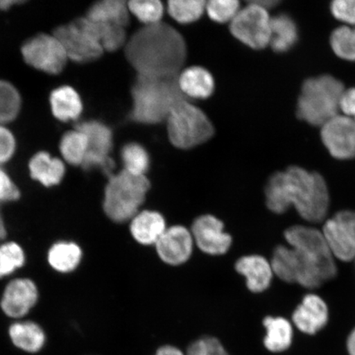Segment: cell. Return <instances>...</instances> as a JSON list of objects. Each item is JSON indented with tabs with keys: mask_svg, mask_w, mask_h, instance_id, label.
Wrapping results in <instances>:
<instances>
[{
	"mask_svg": "<svg viewBox=\"0 0 355 355\" xmlns=\"http://www.w3.org/2000/svg\"><path fill=\"white\" fill-rule=\"evenodd\" d=\"M26 263V254L20 244L10 241L0 244V279L10 277Z\"/></svg>",
	"mask_w": 355,
	"mask_h": 355,
	"instance_id": "33",
	"label": "cell"
},
{
	"mask_svg": "<svg viewBox=\"0 0 355 355\" xmlns=\"http://www.w3.org/2000/svg\"><path fill=\"white\" fill-rule=\"evenodd\" d=\"M321 135L323 144L333 157L340 159L355 158L354 119L336 115L323 124Z\"/></svg>",
	"mask_w": 355,
	"mask_h": 355,
	"instance_id": "14",
	"label": "cell"
},
{
	"mask_svg": "<svg viewBox=\"0 0 355 355\" xmlns=\"http://www.w3.org/2000/svg\"><path fill=\"white\" fill-rule=\"evenodd\" d=\"M166 229L165 217L155 211H139L130 220L132 237L141 245H155Z\"/></svg>",
	"mask_w": 355,
	"mask_h": 355,
	"instance_id": "19",
	"label": "cell"
},
{
	"mask_svg": "<svg viewBox=\"0 0 355 355\" xmlns=\"http://www.w3.org/2000/svg\"><path fill=\"white\" fill-rule=\"evenodd\" d=\"M235 270L245 277L248 290L254 293L268 290L274 275L270 263L260 255L241 257L235 263Z\"/></svg>",
	"mask_w": 355,
	"mask_h": 355,
	"instance_id": "18",
	"label": "cell"
},
{
	"mask_svg": "<svg viewBox=\"0 0 355 355\" xmlns=\"http://www.w3.org/2000/svg\"><path fill=\"white\" fill-rule=\"evenodd\" d=\"M322 232L335 259L346 263L355 259V211L337 212L325 221Z\"/></svg>",
	"mask_w": 355,
	"mask_h": 355,
	"instance_id": "12",
	"label": "cell"
},
{
	"mask_svg": "<svg viewBox=\"0 0 355 355\" xmlns=\"http://www.w3.org/2000/svg\"><path fill=\"white\" fill-rule=\"evenodd\" d=\"M50 105L54 117L64 123L77 121L83 111L81 96L73 87L67 85L51 92Z\"/></svg>",
	"mask_w": 355,
	"mask_h": 355,
	"instance_id": "22",
	"label": "cell"
},
{
	"mask_svg": "<svg viewBox=\"0 0 355 355\" xmlns=\"http://www.w3.org/2000/svg\"><path fill=\"white\" fill-rule=\"evenodd\" d=\"M178 84L187 99H207L215 92V81L209 71L202 67L193 66L181 71Z\"/></svg>",
	"mask_w": 355,
	"mask_h": 355,
	"instance_id": "20",
	"label": "cell"
},
{
	"mask_svg": "<svg viewBox=\"0 0 355 355\" xmlns=\"http://www.w3.org/2000/svg\"><path fill=\"white\" fill-rule=\"evenodd\" d=\"M263 325L266 330L264 345L269 352L279 353L290 347L293 339V327L287 319L266 317Z\"/></svg>",
	"mask_w": 355,
	"mask_h": 355,
	"instance_id": "28",
	"label": "cell"
},
{
	"mask_svg": "<svg viewBox=\"0 0 355 355\" xmlns=\"http://www.w3.org/2000/svg\"><path fill=\"white\" fill-rule=\"evenodd\" d=\"M284 236L290 247L277 246L270 261L273 273L282 281L316 288L336 277L335 257L320 230L294 225Z\"/></svg>",
	"mask_w": 355,
	"mask_h": 355,
	"instance_id": "1",
	"label": "cell"
},
{
	"mask_svg": "<svg viewBox=\"0 0 355 355\" xmlns=\"http://www.w3.org/2000/svg\"><path fill=\"white\" fill-rule=\"evenodd\" d=\"M340 109L355 121V87L345 90L341 97Z\"/></svg>",
	"mask_w": 355,
	"mask_h": 355,
	"instance_id": "41",
	"label": "cell"
},
{
	"mask_svg": "<svg viewBox=\"0 0 355 355\" xmlns=\"http://www.w3.org/2000/svg\"><path fill=\"white\" fill-rule=\"evenodd\" d=\"M75 128L85 133L88 140L87 153L81 166L83 170H99L107 177L112 175L116 164L110 155L114 146L111 128L103 122L92 119L79 122Z\"/></svg>",
	"mask_w": 355,
	"mask_h": 355,
	"instance_id": "8",
	"label": "cell"
},
{
	"mask_svg": "<svg viewBox=\"0 0 355 355\" xmlns=\"http://www.w3.org/2000/svg\"><path fill=\"white\" fill-rule=\"evenodd\" d=\"M185 355H230L218 339L205 336L191 344Z\"/></svg>",
	"mask_w": 355,
	"mask_h": 355,
	"instance_id": "37",
	"label": "cell"
},
{
	"mask_svg": "<svg viewBox=\"0 0 355 355\" xmlns=\"http://www.w3.org/2000/svg\"><path fill=\"white\" fill-rule=\"evenodd\" d=\"M345 91L343 83L330 75L306 80L299 97L297 115L311 125H323L338 115Z\"/></svg>",
	"mask_w": 355,
	"mask_h": 355,
	"instance_id": "6",
	"label": "cell"
},
{
	"mask_svg": "<svg viewBox=\"0 0 355 355\" xmlns=\"http://www.w3.org/2000/svg\"><path fill=\"white\" fill-rule=\"evenodd\" d=\"M265 196L270 211L283 214L294 207L301 218L311 223L325 220L330 207L329 190L324 178L299 166L288 167L270 176Z\"/></svg>",
	"mask_w": 355,
	"mask_h": 355,
	"instance_id": "3",
	"label": "cell"
},
{
	"mask_svg": "<svg viewBox=\"0 0 355 355\" xmlns=\"http://www.w3.org/2000/svg\"><path fill=\"white\" fill-rule=\"evenodd\" d=\"M24 1H17V0H0V11H7L10 10L15 4H21Z\"/></svg>",
	"mask_w": 355,
	"mask_h": 355,
	"instance_id": "44",
	"label": "cell"
},
{
	"mask_svg": "<svg viewBox=\"0 0 355 355\" xmlns=\"http://www.w3.org/2000/svg\"><path fill=\"white\" fill-rule=\"evenodd\" d=\"M168 140L176 148L189 150L207 143L215 133L207 115L189 100L177 103L166 119Z\"/></svg>",
	"mask_w": 355,
	"mask_h": 355,
	"instance_id": "7",
	"label": "cell"
},
{
	"mask_svg": "<svg viewBox=\"0 0 355 355\" xmlns=\"http://www.w3.org/2000/svg\"><path fill=\"white\" fill-rule=\"evenodd\" d=\"M128 10L144 26L161 22L164 6L158 0H133L128 3Z\"/></svg>",
	"mask_w": 355,
	"mask_h": 355,
	"instance_id": "34",
	"label": "cell"
},
{
	"mask_svg": "<svg viewBox=\"0 0 355 355\" xmlns=\"http://www.w3.org/2000/svg\"><path fill=\"white\" fill-rule=\"evenodd\" d=\"M178 77L168 78L137 76L131 87L132 107L128 121L155 125L166 121L180 101L189 100L180 91Z\"/></svg>",
	"mask_w": 355,
	"mask_h": 355,
	"instance_id": "4",
	"label": "cell"
},
{
	"mask_svg": "<svg viewBox=\"0 0 355 355\" xmlns=\"http://www.w3.org/2000/svg\"><path fill=\"white\" fill-rule=\"evenodd\" d=\"M16 150V140L11 131L0 125V165L13 157Z\"/></svg>",
	"mask_w": 355,
	"mask_h": 355,
	"instance_id": "40",
	"label": "cell"
},
{
	"mask_svg": "<svg viewBox=\"0 0 355 355\" xmlns=\"http://www.w3.org/2000/svg\"><path fill=\"white\" fill-rule=\"evenodd\" d=\"M329 311L326 302L314 294L305 295L293 313L292 319L298 329L308 335H314L327 325Z\"/></svg>",
	"mask_w": 355,
	"mask_h": 355,
	"instance_id": "17",
	"label": "cell"
},
{
	"mask_svg": "<svg viewBox=\"0 0 355 355\" xmlns=\"http://www.w3.org/2000/svg\"><path fill=\"white\" fill-rule=\"evenodd\" d=\"M330 43L337 56L355 61V28L341 26L336 29L331 35Z\"/></svg>",
	"mask_w": 355,
	"mask_h": 355,
	"instance_id": "35",
	"label": "cell"
},
{
	"mask_svg": "<svg viewBox=\"0 0 355 355\" xmlns=\"http://www.w3.org/2000/svg\"><path fill=\"white\" fill-rule=\"evenodd\" d=\"M28 170L31 178L44 188L60 184L66 172L64 163L46 152L35 153L30 159Z\"/></svg>",
	"mask_w": 355,
	"mask_h": 355,
	"instance_id": "21",
	"label": "cell"
},
{
	"mask_svg": "<svg viewBox=\"0 0 355 355\" xmlns=\"http://www.w3.org/2000/svg\"><path fill=\"white\" fill-rule=\"evenodd\" d=\"M123 170L137 176H146L150 166V155L143 145L137 143L124 144L121 152Z\"/></svg>",
	"mask_w": 355,
	"mask_h": 355,
	"instance_id": "30",
	"label": "cell"
},
{
	"mask_svg": "<svg viewBox=\"0 0 355 355\" xmlns=\"http://www.w3.org/2000/svg\"><path fill=\"white\" fill-rule=\"evenodd\" d=\"M191 233L199 250L208 255H223L232 244V235L225 232L223 222L212 215L198 216L193 221Z\"/></svg>",
	"mask_w": 355,
	"mask_h": 355,
	"instance_id": "13",
	"label": "cell"
},
{
	"mask_svg": "<svg viewBox=\"0 0 355 355\" xmlns=\"http://www.w3.org/2000/svg\"><path fill=\"white\" fill-rule=\"evenodd\" d=\"M8 335L16 347L28 353H37L46 344V334L37 323L16 322L8 328Z\"/></svg>",
	"mask_w": 355,
	"mask_h": 355,
	"instance_id": "23",
	"label": "cell"
},
{
	"mask_svg": "<svg viewBox=\"0 0 355 355\" xmlns=\"http://www.w3.org/2000/svg\"><path fill=\"white\" fill-rule=\"evenodd\" d=\"M331 11L336 19L355 24V0H336L331 3Z\"/></svg>",
	"mask_w": 355,
	"mask_h": 355,
	"instance_id": "39",
	"label": "cell"
},
{
	"mask_svg": "<svg viewBox=\"0 0 355 355\" xmlns=\"http://www.w3.org/2000/svg\"><path fill=\"white\" fill-rule=\"evenodd\" d=\"M347 348L349 355H355V328L349 336Z\"/></svg>",
	"mask_w": 355,
	"mask_h": 355,
	"instance_id": "45",
	"label": "cell"
},
{
	"mask_svg": "<svg viewBox=\"0 0 355 355\" xmlns=\"http://www.w3.org/2000/svg\"><path fill=\"white\" fill-rule=\"evenodd\" d=\"M206 3L202 0H172L168 3V12L180 24H192L201 19Z\"/></svg>",
	"mask_w": 355,
	"mask_h": 355,
	"instance_id": "32",
	"label": "cell"
},
{
	"mask_svg": "<svg viewBox=\"0 0 355 355\" xmlns=\"http://www.w3.org/2000/svg\"><path fill=\"white\" fill-rule=\"evenodd\" d=\"M236 0H211L207 2L206 12L210 19L219 24L232 21L241 10Z\"/></svg>",
	"mask_w": 355,
	"mask_h": 355,
	"instance_id": "36",
	"label": "cell"
},
{
	"mask_svg": "<svg viewBox=\"0 0 355 355\" xmlns=\"http://www.w3.org/2000/svg\"><path fill=\"white\" fill-rule=\"evenodd\" d=\"M83 259V250L77 243L59 241L52 244L47 252V261L52 269L62 274L73 272Z\"/></svg>",
	"mask_w": 355,
	"mask_h": 355,
	"instance_id": "24",
	"label": "cell"
},
{
	"mask_svg": "<svg viewBox=\"0 0 355 355\" xmlns=\"http://www.w3.org/2000/svg\"><path fill=\"white\" fill-rule=\"evenodd\" d=\"M80 20L105 51L114 52L125 46L126 30L122 26L92 21L86 17H80Z\"/></svg>",
	"mask_w": 355,
	"mask_h": 355,
	"instance_id": "26",
	"label": "cell"
},
{
	"mask_svg": "<svg viewBox=\"0 0 355 355\" xmlns=\"http://www.w3.org/2000/svg\"><path fill=\"white\" fill-rule=\"evenodd\" d=\"M154 355H185L179 348L173 345H163L157 349Z\"/></svg>",
	"mask_w": 355,
	"mask_h": 355,
	"instance_id": "42",
	"label": "cell"
},
{
	"mask_svg": "<svg viewBox=\"0 0 355 355\" xmlns=\"http://www.w3.org/2000/svg\"><path fill=\"white\" fill-rule=\"evenodd\" d=\"M21 198L20 189L12 178L3 168H0V205L13 202Z\"/></svg>",
	"mask_w": 355,
	"mask_h": 355,
	"instance_id": "38",
	"label": "cell"
},
{
	"mask_svg": "<svg viewBox=\"0 0 355 355\" xmlns=\"http://www.w3.org/2000/svg\"><path fill=\"white\" fill-rule=\"evenodd\" d=\"M7 226L6 220H4V217L1 211V208H0V243L3 242L4 239L7 238Z\"/></svg>",
	"mask_w": 355,
	"mask_h": 355,
	"instance_id": "43",
	"label": "cell"
},
{
	"mask_svg": "<svg viewBox=\"0 0 355 355\" xmlns=\"http://www.w3.org/2000/svg\"><path fill=\"white\" fill-rule=\"evenodd\" d=\"M130 12L128 3L123 0H104L92 4L85 17L92 21L126 28L130 21Z\"/></svg>",
	"mask_w": 355,
	"mask_h": 355,
	"instance_id": "25",
	"label": "cell"
},
{
	"mask_svg": "<svg viewBox=\"0 0 355 355\" xmlns=\"http://www.w3.org/2000/svg\"><path fill=\"white\" fill-rule=\"evenodd\" d=\"M194 244L191 230L183 225H174L167 227L155 247L164 263L180 266L192 256Z\"/></svg>",
	"mask_w": 355,
	"mask_h": 355,
	"instance_id": "16",
	"label": "cell"
},
{
	"mask_svg": "<svg viewBox=\"0 0 355 355\" xmlns=\"http://www.w3.org/2000/svg\"><path fill=\"white\" fill-rule=\"evenodd\" d=\"M21 53L26 64L51 75L63 72L69 60L63 46L53 34H37L26 40Z\"/></svg>",
	"mask_w": 355,
	"mask_h": 355,
	"instance_id": "9",
	"label": "cell"
},
{
	"mask_svg": "<svg viewBox=\"0 0 355 355\" xmlns=\"http://www.w3.org/2000/svg\"><path fill=\"white\" fill-rule=\"evenodd\" d=\"M124 55L137 76L176 78L187 60V44L166 22L144 26L127 40Z\"/></svg>",
	"mask_w": 355,
	"mask_h": 355,
	"instance_id": "2",
	"label": "cell"
},
{
	"mask_svg": "<svg viewBox=\"0 0 355 355\" xmlns=\"http://www.w3.org/2000/svg\"><path fill=\"white\" fill-rule=\"evenodd\" d=\"M53 35L63 46L69 60L78 64L99 60L105 51L79 19L58 26Z\"/></svg>",
	"mask_w": 355,
	"mask_h": 355,
	"instance_id": "11",
	"label": "cell"
},
{
	"mask_svg": "<svg viewBox=\"0 0 355 355\" xmlns=\"http://www.w3.org/2000/svg\"><path fill=\"white\" fill-rule=\"evenodd\" d=\"M230 33L247 46L261 50L270 44V17L268 10L254 1L239 10L230 21Z\"/></svg>",
	"mask_w": 355,
	"mask_h": 355,
	"instance_id": "10",
	"label": "cell"
},
{
	"mask_svg": "<svg viewBox=\"0 0 355 355\" xmlns=\"http://www.w3.org/2000/svg\"><path fill=\"white\" fill-rule=\"evenodd\" d=\"M150 183L146 176H137L124 170L108 177L102 207L115 223L130 221L145 202Z\"/></svg>",
	"mask_w": 355,
	"mask_h": 355,
	"instance_id": "5",
	"label": "cell"
},
{
	"mask_svg": "<svg viewBox=\"0 0 355 355\" xmlns=\"http://www.w3.org/2000/svg\"><path fill=\"white\" fill-rule=\"evenodd\" d=\"M88 149L85 133L75 128L61 137L60 150L64 161L73 166H82Z\"/></svg>",
	"mask_w": 355,
	"mask_h": 355,
	"instance_id": "29",
	"label": "cell"
},
{
	"mask_svg": "<svg viewBox=\"0 0 355 355\" xmlns=\"http://www.w3.org/2000/svg\"><path fill=\"white\" fill-rule=\"evenodd\" d=\"M21 107V98L17 89L10 83L0 80V125L15 121Z\"/></svg>",
	"mask_w": 355,
	"mask_h": 355,
	"instance_id": "31",
	"label": "cell"
},
{
	"mask_svg": "<svg viewBox=\"0 0 355 355\" xmlns=\"http://www.w3.org/2000/svg\"><path fill=\"white\" fill-rule=\"evenodd\" d=\"M38 300V288L32 279L16 278L4 288L0 308L8 318L19 319L28 315Z\"/></svg>",
	"mask_w": 355,
	"mask_h": 355,
	"instance_id": "15",
	"label": "cell"
},
{
	"mask_svg": "<svg viewBox=\"0 0 355 355\" xmlns=\"http://www.w3.org/2000/svg\"><path fill=\"white\" fill-rule=\"evenodd\" d=\"M298 41V29L290 16L281 15L270 19V41L272 50L277 53L290 51Z\"/></svg>",
	"mask_w": 355,
	"mask_h": 355,
	"instance_id": "27",
	"label": "cell"
}]
</instances>
